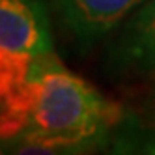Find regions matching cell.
I'll list each match as a JSON object with an SVG mask.
<instances>
[{"label":"cell","mask_w":155,"mask_h":155,"mask_svg":"<svg viewBox=\"0 0 155 155\" xmlns=\"http://www.w3.org/2000/svg\"><path fill=\"white\" fill-rule=\"evenodd\" d=\"M118 153H150L155 155V127H125L112 144Z\"/></svg>","instance_id":"6"},{"label":"cell","mask_w":155,"mask_h":155,"mask_svg":"<svg viewBox=\"0 0 155 155\" xmlns=\"http://www.w3.org/2000/svg\"><path fill=\"white\" fill-rule=\"evenodd\" d=\"M0 47L32 58L52 52L45 0H0Z\"/></svg>","instance_id":"4"},{"label":"cell","mask_w":155,"mask_h":155,"mask_svg":"<svg viewBox=\"0 0 155 155\" xmlns=\"http://www.w3.org/2000/svg\"><path fill=\"white\" fill-rule=\"evenodd\" d=\"M107 68L116 77L155 71V0H146L120 26L107 52Z\"/></svg>","instance_id":"3"},{"label":"cell","mask_w":155,"mask_h":155,"mask_svg":"<svg viewBox=\"0 0 155 155\" xmlns=\"http://www.w3.org/2000/svg\"><path fill=\"white\" fill-rule=\"evenodd\" d=\"M0 153H6V150H4V144L0 142Z\"/></svg>","instance_id":"7"},{"label":"cell","mask_w":155,"mask_h":155,"mask_svg":"<svg viewBox=\"0 0 155 155\" xmlns=\"http://www.w3.org/2000/svg\"><path fill=\"white\" fill-rule=\"evenodd\" d=\"M36 58L0 47V114L28 79Z\"/></svg>","instance_id":"5"},{"label":"cell","mask_w":155,"mask_h":155,"mask_svg":"<svg viewBox=\"0 0 155 155\" xmlns=\"http://www.w3.org/2000/svg\"><path fill=\"white\" fill-rule=\"evenodd\" d=\"M19 95L26 110V125L9 142L38 144L45 153L99 146L124 120L116 103L65 69L52 52L34 60Z\"/></svg>","instance_id":"1"},{"label":"cell","mask_w":155,"mask_h":155,"mask_svg":"<svg viewBox=\"0 0 155 155\" xmlns=\"http://www.w3.org/2000/svg\"><path fill=\"white\" fill-rule=\"evenodd\" d=\"M146 0H52L65 32L82 51L101 43Z\"/></svg>","instance_id":"2"}]
</instances>
